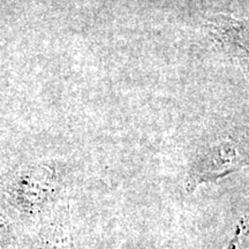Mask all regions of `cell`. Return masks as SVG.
I'll use <instances>...</instances> for the list:
<instances>
[{"instance_id": "obj_1", "label": "cell", "mask_w": 249, "mask_h": 249, "mask_svg": "<svg viewBox=\"0 0 249 249\" xmlns=\"http://www.w3.org/2000/svg\"><path fill=\"white\" fill-rule=\"evenodd\" d=\"M249 165V134H235L217 140L196 152L188 167L186 189L216 181Z\"/></svg>"}, {"instance_id": "obj_2", "label": "cell", "mask_w": 249, "mask_h": 249, "mask_svg": "<svg viewBox=\"0 0 249 249\" xmlns=\"http://www.w3.org/2000/svg\"><path fill=\"white\" fill-rule=\"evenodd\" d=\"M211 34L230 51L240 57H249V20L220 18L210 24Z\"/></svg>"}, {"instance_id": "obj_3", "label": "cell", "mask_w": 249, "mask_h": 249, "mask_svg": "<svg viewBox=\"0 0 249 249\" xmlns=\"http://www.w3.org/2000/svg\"><path fill=\"white\" fill-rule=\"evenodd\" d=\"M249 248V214L245 216L236 226L234 235L224 249H248Z\"/></svg>"}]
</instances>
